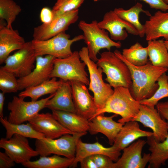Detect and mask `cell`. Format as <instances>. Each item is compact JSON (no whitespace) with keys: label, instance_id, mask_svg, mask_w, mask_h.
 <instances>
[{"label":"cell","instance_id":"ffe728a7","mask_svg":"<svg viewBox=\"0 0 168 168\" xmlns=\"http://www.w3.org/2000/svg\"><path fill=\"white\" fill-rule=\"evenodd\" d=\"M103 114L97 115L89 120V128L88 131L91 135L102 133L107 138L109 144L113 145L124 124L113 120V118L117 116V114L106 116Z\"/></svg>","mask_w":168,"mask_h":168},{"label":"cell","instance_id":"836d02e7","mask_svg":"<svg viewBox=\"0 0 168 168\" xmlns=\"http://www.w3.org/2000/svg\"><path fill=\"white\" fill-rule=\"evenodd\" d=\"M157 82L159 86L157 89L151 97L140 101L141 104L154 107L160 100L168 97V76L166 72L159 77Z\"/></svg>","mask_w":168,"mask_h":168},{"label":"cell","instance_id":"f6af8a7d","mask_svg":"<svg viewBox=\"0 0 168 168\" xmlns=\"http://www.w3.org/2000/svg\"><path fill=\"white\" fill-rule=\"evenodd\" d=\"M165 2L168 4V0H164Z\"/></svg>","mask_w":168,"mask_h":168},{"label":"cell","instance_id":"4dcf8cb0","mask_svg":"<svg viewBox=\"0 0 168 168\" xmlns=\"http://www.w3.org/2000/svg\"><path fill=\"white\" fill-rule=\"evenodd\" d=\"M148 55L151 63L156 67L168 68V51L164 40L147 41Z\"/></svg>","mask_w":168,"mask_h":168},{"label":"cell","instance_id":"603a6c76","mask_svg":"<svg viewBox=\"0 0 168 168\" xmlns=\"http://www.w3.org/2000/svg\"><path fill=\"white\" fill-rule=\"evenodd\" d=\"M45 108L51 110H61L76 113L69 81H63L54 96L47 101Z\"/></svg>","mask_w":168,"mask_h":168},{"label":"cell","instance_id":"9c48e42d","mask_svg":"<svg viewBox=\"0 0 168 168\" xmlns=\"http://www.w3.org/2000/svg\"><path fill=\"white\" fill-rule=\"evenodd\" d=\"M54 94L45 98L30 101H25L23 97L13 96L7 105L8 110L10 111L7 117L8 121L14 124H21L28 121L45 108L47 101Z\"/></svg>","mask_w":168,"mask_h":168},{"label":"cell","instance_id":"74e56055","mask_svg":"<svg viewBox=\"0 0 168 168\" xmlns=\"http://www.w3.org/2000/svg\"><path fill=\"white\" fill-rule=\"evenodd\" d=\"M143 1L152 8L163 11H168V4L164 0H139Z\"/></svg>","mask_w":168,"mask_h":168},{"label":"cell","instance_id":"d6986e66","mask_svg":"<svg viewBox=\"0 0 168 168\" xmlns=\"http://www.w3.org/2000/svg\"><path fill=\"white\" fill-rule=\"evenodd\" d=\"M120 151L119 149L113 145L106 147L98 142L92 143H86L82 141L80 138L77 142L75 157L70 168L77 167V164L83 158L96 154L106 155L115 162L119 158L121 154Z\"/></svg>","mask_w":168,"mask_h":168},{"label":"cell","instance_id":"5bb4252c","mask_svg":"<svg viewBox=\"0 0 168 168\" xmlns=\"http://www.w3.org/2000/svg\"><path fill=\"white\" fill-rule=\"evenodd\" d=\"M55 58L50 55L36 56L35 67L32 72L18 79L19 90L36 86L51 78Z\"/></svg>","mask_w":168,"mask_h":168},{"label":"cell","instance_id":"7402d4cb","mask_svg":"<svg viewBox=\"0 0 168 168\" xmlns=\"http://www.w3.org/2000/svg\"><path fill=\"white\" fill-rule=\"evenodd\" d=\"M149 17L143 25L146 40L163 37L168 40V12L159 10Z\"/></svg>","mask_w":168,"mask_h":168},{"label":"cell","instance_id":"f35d334b","mask_svg":"<svg viewBox=\"0 0 168 168\" xmlns=\"http://www.w3.org/2000/svg\"><path fill=\"white\" fill-rule=\"evenodd\" d=\"M15 163L5 152H0V168H10L14 166Z\"/></svg>","mask_w":168,"mask_h":168},{"label":"cell","instance_id":"2e32d148","mask_svg":"<svg viewBox=\"0 0 168 168\" xmlns=\"http://www.w3.org/2000/svg\"><path fill=\"white\" fill-rule=\"evenodd\" d=\"M70 82L76 113L90 120L97 111L94 97L90 94L85 84L76 81Z\"/></svg>","mask_w":168,"mask_h":168},{"label":"cell","instance_id":"8992f818","mask_svg":"<svg viewBox=\"0 0 168 168\" xmlns=\"http://www.w3.org/2000/svg\"><path fill=\"white\" fill-rule=\"evenodd\" d=\"M87 133H68L54 139H37L35 143V150L40 156H48L53 154L74 159L77 142Z\"/></svg>","mask_w":168,"mask_h":168},{"label":"cell","instance_id":"60d3db41","mask_svg":"<svg viewBox=\"0 0 168 168\" xmlns=\"http://www.w3.org/2000/svg\"><path fill=\"white\" fill-rule=\"evenodd\" d=\"M156 106L161 117L167 120L168 126V101L158 102Z\"/></svg>","mask_w":168,"mask_h":168},{"label":"cell","instance_id":"7c38bea8","mask_svg":"<svg viewBox=\"0 0 168 168\" xmlns=\"http://www.w3.org/2000/svg\"><path fill=\"white\" fill-rule=\"evenodd\" d=\"M0 147L16 163L22 164L39 155L30 146L27 138L15 134L11 138H2Z\"/></svg>","mask_w":168,"mask_h":168},{"label":"cell","instance_id":"3957f363","mask_svg":"<svg viewBox=\"0 0 168 168\" xmlns=\"http://www.w3.org/2000/svg\"><path fill=\"white\" fill-rule=\"evenodd\" d=\"M96 62L106 75L105 80L111 87H130L132 82L130 70L114 52L110 51L103 52Z\"/></svg>","mask_w":168,"mask_h":168},{"label":"cell","instance_id":"b9f144b4","mask_svg":"<svg viewBox=\"0 0 168 168\" xmlns=\"http://www.w3.org/2000/svg\"><path fill=\"white\" fill-rule=\"evenodd\" d=\"M79 163L81 168H97L91 156L84 158Z\"/></svg>","mask_w":168,"mask_h":168},{"label":"cell","instance_id":"1f68e13d","mask_svg":"<svg viewBox=\"0 0 168 168\" xmlns=\"http://www.w3.org/2000/svg\"><path fill=\"white\" fill-rule=\"evenodd\" d=\"M122 54L127 61L135 66H143L148 62L147 46L144 47L138 42L129 48L123 49Z\"/></svg>","mask_w":168,"mask_h":168},{"label":"cell","instance_id":"bcb514c9","mask_svg":"<svg viewBox=\"0 0 168 168\" xmlns=\"http://www.w3.org/2000/svg\"><path fill=\"white\" fill-rule=\"evenodd\" d=\"M93 0L94 2H96V1H100V0Z\"/></svg>","mask_w":168,"mask_h":168},{"label":"cell","instance_id":"d4e9b609","mask_svg":"<svg viewBox=\"0 0 168 168\" xmlns=\"http://www.w3.org/2000/svg\"><path fill=\"white\" fill-rule=\"evenodd\" d=\"M54 118L64 127L74 133H86L89 128L88 119L75 113L52 110Z\"/></svg>","mask_w":168,"mask_h":168},{"label":"cell","instance_id":"8fae6325","mask_svg":"<svg viewBox=\"0 0 168 168\" xmlns=\"http://www.w3.org/2000/svg\"><path fill=\"white\" fill-rule=\"evenodd\" d=\"M79 17V9L64 13L54 18L49 23H43L34 28L33 40H44L65 32Z\"/></svg>","mask_w":168,"mask_h":168},{"label":"cell","instance_id":"ac0fdd59","mask_svg":"<svg viewBox=\"0 0 168 168\" xmlns=\"http://www.w3.org/2000/svg\"><path fill=\"white\" fill-rule=\"evenodd\" d=\"M28 122L35 130L47 138L56 139L66 134L75 133L62 125L52 113H39Z\"/></svg>","mask_w":168,"mask_h":168},{"label":"cell","instance_id":"83f0119b","mask_svg":"<svg viewBox=\"0 0 168 168\" xmlns=\"http://www.w3.org/2000/svg\"><path fill=\"white\" fill-rule=\"evenodd\" d=\"M113 11L120 18L134 26L138 31V35L140 37L145 36L143 25L139 21V14L142 12L148 16H150L151 15L149 11L143 9L141 3L138 2L128 9L118 8H115Z\"/></svg>","mask_w":168,"mask_h":168},{"label":"cell","instance_id":"5b68a950","mask_svg":"<svg viewBox=\"0 0 168 168\" xmlns=\"http://www.w3.org/2000/svg\"><path fill=\"white\" fill-rule=\"evenodd\" d=\"M79 53L81 60L85 63L89 71L90 75L89 89L94 94L97 111L105 107L114 91L109 84L104 81L102 78V70L90 58L87 48L82 47Z\"/></svg>","mask_w":168,"mask_h":168},{"label":"cell","instance_id":"277c9868","mask_svg":"<svg viewBox=\"0 0 168 168\" xmlns=\"http://www.w3.org/2000/svg\"><path fill=\"white\" fill-rule=\"evenodd\" d=\"M97 23L96 20L90 23L81 20L78 25L83 32V40L87 45L89 57L95 62L98 60L97 55L101 49H105L110 51L112 47L119 48L122 46L120 41L112 40L109 36V32L100 28Z\"/></svg>","mask_w":168,"mask_h":168},{"label":"cell","instance_id":"f1b7e54d","mask_svg":"<svg viewBox=\"0 0 168 168\" xmlns=\"http://www.w3.org/2000/svg\"><path fill=\"white\" fill-rule=\"evenodd\" d=\"M0 122L6 130L5 138L7 139L11 138L15 134L36 139L46 138L44 134L35 130L29 123L14 124L9 122L7 117H0Z\"/></svg>","mask_w":168,"mask_h":168},{"label":"cell","instance_id":"4fadbf2b","mask_svg":"<svg viewBox=\"0 0 168 168\" xmlns=\"http://www.w3.org/2000/svg\"><path fill=\"white\" fill-rule=\"evenodd\" d=\"M132 121L140 122L144 127L151 128L157 142L163 141L168 134L167 122L154 107L141 104L139 112Z\"/></svg>","mask_w":168,"mask_h":168},{"label":"cell","instance_id":"7a4b0ae2","mask_svg":"<svg viewBox=\"0 0 168 168\" xmlns=\"http://www.w3.org/2000/svg\"><path fill=\"white\" fill-rule=\"evenodd\" d=\"M114 91L105 107L98 111L92 118L109 113L120 115L121 118L118 120V122L125 124L132 121L139 111L140 102L133 97L128 88L119 86L114 88Z\"/></svg>","mask_w":168,"mask_h":168},{"label":"cell","instance_id":"484cf974","mask_svg":"<svg viewBox=\"0 0 168 168\" xmlns=\"http://www.w3.org/2000/svg\"><path fill=\"white\" fill-rule=\"evenodd\" d=\"M147 143L151 152L148 168H159L168 160V134L165 139L157 142L153 136L147 137Z\"/></svg>","mask_w":168,"mask_h":168},{"label":"cell","instance_id":"ab89813d","mask_svg":"<svg viewBox=\"0 0 168 168\" xmlns=\"http://www.w3.org/2000/svg\"><path fill=\"white\" fill-rule=\"evenodd\" d=\"M53 18L54 14L52 9L47 7L42 9L40 14V19L43 23H49Z\"/></svg>","mask_w":168,"mask_h":168},{"label":"cell","instance_id":"d590c367","mask_svg":"<svg viewBox=\"0 0 168 168\" xmlns=\"http://www.w3.org/2000/svg\"><path fill=\"white\" fill-rule=\"evenodd\" d=\"M85 0H57L53 6L52 10L54 18L62 14L78 9Z\"/></svg>","mask_w":168,"mask_h":168},{"label":"cell","instance_id":"4316f807","mask_svg":"<svg viewBox=\"0 0 168 168\" xmlns=\"http://www.w3.org/2000/svg\"><path fill=\"white\" fill-rule=\"evenodd\" d=\"M63 81L60 79L58 80L56 77L51 78L39 85L25 89L19 94L18 96L29 97L31 100H37L43 95L55 93Z\"/></svg>","mask_w":168,"mask_h":168},{"label":"cell","instance_id":"e0dca14e","mask_svg":"<svg viewBox=\"0 0 168 168\" xmlns=\"http://www.w3.org/2000/svg\"><path fill=\"white\" fill-rule=\"evenodd\" d=\"M147 141L138 139L123 150L121 156L114 162L113 168H144L149 162L150 153L141 156Z\"/></svg>","mask_w":168,"mask_h":168},{"label":"cell","instance_id":"ba28073f","mask_svg":"<svg viewBox=\"0 0 168 168\" xmlns=\"http://www.w3.org/2000/svg\"><path fill=\"white\" fill-rule=\"evenodd\" d=\"M83 40L82 35L70 39V35L65 32H62L48 39L44 40H32V47L36 56L50 55L56 58H64L72 53L71 49L72 44Z\"/></svg>","mask_w":168,"mask_h":168},{"label":"cell","instance_id":"6da1fadb","mask_svg":"<svg viewBox=\"0 0 168 168\" xmlns=\"http://www.w3.org/2000/svg\"><path fill=\"white\" fill-rule=\"evenodd\" d=\"M114 52L130 70L132 83L129 88L133 97L139 102L151 97L159 87L156 82L168 68L155 67L149 62L143 66H135L127 61L119 51L116 49Z\"/></svg>","mask_w":168,"mask_h":168},{"label":"cell","instance_id":"52a82bcc","mask_svg":"<svg viewBox=\"0 0 168 168\" xmlns=\"http://www.w3.org/2000/svg\"><path fill=\"white\" fill-rule=\"evenodd\" d=\"M81 60L77 51L65 58H55L50 78L57 77L64 81H76L89 85L90 81L85 70L86 65Z\"/></svg>","mask_w":168,"mask_h":168},{"label":"cell","instance_id":"7bdbcfd3","mask_svg":"<svg viewBox=\"0 0 168 168\" xmlns=\"http://www.w3.org/2000/svg\"><path fill=\"white\" fill-rule=\"evenodd\" d=\"M5 94L2 92L0 93V117H3V105L5 99Z\"/></svg>","mask_w":168,"mask_h":168},{"label":"cell","instance_id":"d6a6232c","mask_svg":"<svg viewBox=\"0 0 168 168\" xmlns=\"http://www.w3.org/2000/svg\"><path fill=\"white\" fill-rule=\"evenodd\" d=\"M21 11L13 0H0V19L6 21L7 28L13 29L12 24Z\"/></svg>","mask_w":168,"mask_h":168},{"label":"cell","instance_id":"8d00e7d4","mask_svg":"<svg viewBox=\"0 0 168 168\" xmlns=\"http://www.w3.org/2000/svg\"><path fill=\"white\" fill-rule=\"evenodd\" d=\"M91 156L97 168H113L114 162L109 156L101 154Z\"/></svg>","mask_w":168,"mask_h":168},{"label":"cell","instance_id":"30bf717a","mask_svg":"<svg viewBox=\"0 0 168 168\" xmlns=\"http://www.w3.org/2000/svg\"><path fill=\"white\" fill-rule=\"evenodd\" d=\"M36 58L31 41L26 42L22 48L7 58L5 65L0 68L12 72L16 77H22L34 68Z\"/></svg>","mask_w":168,"mask_h":168},{"label":"cell","instance_id":"cb8c5ba5","mask_svg":"<svg viewBox=\"0 0 168 168\" xmlns=\"http://www.w3.org/2000/svg\"><path fill=\"white\" fill-rule=\"evenodd\" d=\"M154 136L153 132L141 129L137 121L125 123L119 133L113 145L121 151L141 137Z\"/></svg>","mask_w":168,"mask_h":168},{"label":"cell","instance_id":"f546056e","mask_svg":"<svg viewBox=\"0 0 168 168\" xmlns=\"http://www.w3.org/2000/svg\"><path fill=\"white\" fill-rule=\"evenodd\" d=\"M74 160L54 154L51 156H40L36 161H29L21 164L27 168H67L70 167Z\"/></svg>","mask_w":168,"mask_h":168},{"label":"cell","instance_id":"ee69618b","mask_svg":"<svg viewBox=\"0 0 168 168\" xmlns=\"http://www.w3.org/2000/svg\"><path fill=\"white\" fill-rule=\"evenodd\" d=\"M164 43L165 44L166 46L168 51V40H164Z\"/></svg>","mask_w":168,"mask_h":168},{"label":"cell","instance_id":"e575fe53","mask_svg":"<svg viewBox=\"0 0 168 168\" xmlns=\"http://www.w3.org/2000/svg\"><path fill=\"white\" fill-rule=\"evenodd\" d=\"M12 72L0 68V89L4 94L19 90L18 79Z\"/></svg>","mask_w":168,"mask_h":168},{"label":"cell","instance_id":"9a60e30c","mask_svg":"<svg viewBox=\"0 0 168 168\" xmlns=\"http://www.w3.org/2000/svg\"><path fill=\"white\" fill-rule=\"evenodd\" d=\"M97 24L100 28L107 31L110 38L114 41L125 40L128 36V33L138 35L134 26L120 18L113 10L105 13L102 20L98 22Z\"/></svg>","mask_w":168,"mask_h":168},{"label":"cell","instance_id":"44dd1931","mask_svg":"<svg viewBox=\"0 0 168 168\" xmlns=\"http://www.w3.org/2000/svg\"><path fill=\"white\" fill-rule=\"evenodd\" d=\"M4 20L0 19V64L4 63L12 52L22 48L26 42L18 31L7 28Z\"/></svg>","mask_w":168,"mask_h":168}]
</instances>
